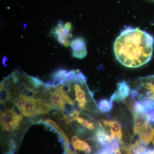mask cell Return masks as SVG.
Here are the masks:
<instances>
[{"mask_svg":"<svg viewBox=\"0 0 154 154\" xmlns=\"http://www.w3.org/2000/svg\"><path fill=\"white\" fill-rule=\"evenodd\" d=\"M153 43L152 36L147 32L138 28L127 27L114 42L116 58L124 66L139 67L151 59Z\"/></svg>","mask_w":154,"mask_h":154,"instance_id":"1","label":"cell"},{"mask_svg":"<svg viewBox=\"0 0 154 154\" xmlns=\"http://www.w3.org/2000/svg\"><path fill=\"white\" fill-rule=\"evenodd\" d=\"M134 85L133 88L137 92L139 101L147 99L154 102V75L140 77L134 81Z\"/></svg>","mask_w":154,"mask_h":154,"instance_id":"2","label":"cell"},{"mask_svg":"<svg viewBox=\"0 0 154 154\" xmlns=\"http://www.w3.org/2000/svg\"><path fill=\"white\" fill-rule=\"evenodd\" d=\"M72 53V55L75 58L82 59L85 57L88 53L85 41L81 37L75 38L70 43Z\"/></svg>","mask_w":154,"mask_h":154,"instance_id":"3","label":"cell"},{"mask_svg":"<svg viewBox=\"0 0 154 154\" xmlns=\"http://www.w3.org/2000/svg\"><path fill=\"white\" fill-rule=\"evenodd\" d=\"M151 123L148 121L139 132V140L146 145L152 142L154 137V128Z\"/></svg>","mask_w":154,"mask_h":154,"instance_id":"4","label":"cell"},{"mask_svg":"<svg viewBox=\"0 0 154 154\" xmlns=\"http://www.w3.org/2000/svg\"><path fill=\"white\" fill-rule=\"evenodd\" d=\"M103 124L110 128L111 137H116L121 141L122 138V131L121 124L116 120H104Z\"/></svg>","mask_w":154,"mask_h":154,"instance_id":"5","label":"cell"},{"mask_svg":"<svg viewBox=\"0 0 154 154\" xmlns=\"http://www.w3.org/2000/svg\"><path fill=\"white\" fill-rule=\"evenodd\" d=\"M112 138L111 135L108 134L105 128L101 125L96 130L95 140L100 145L107 146L110 143Z\"/></svg>","mask_w":154,"mask_h":154,"instance_id":"6","label":"cell"},{"mask_svg":"<svg viewBox=\"0 0 154 154\" xmlns=\"http://www.w3.org/2000/svg\"><path fill=\"white\" fill-rule=\"evenodd\" d=\"M134 119L133 131L134 135L138 134L141 129L149 121L144 113H139L136 112L132 113Z\"/></svg>","mask_w":154,"mask_h":154,"instance_id":"7","label":"cell"},{"mask_svg":"<svg viewBox=\"0 0 154 154\" xmlns=\"http://www.w3.org/2000/svg\"><path fill=\"white\" fill-rule=\"evenodd\" d=\"M36 100L33 98H28L25 106L20 111L21 113L28 117L36 115Z\"/></svg>","mask_w":154,"mask_h":154,"instance_id":"8","label":"cell"},{"mask_svg":"<svg viewBox=\"0 0 154 154\" xmlns=\"http://www.w3.org/2000/svg\"><path fill=\"white\" fill-rule=\"evenodd\" d=\"M50 100L51 104L54 107L61 110H64L65 102L64 101L63 97L61 94L58 86L51 95Z\"/></svg>","mask_w":154,"mask_h":154,"instance_id":"9","label":"cell"},{"mask_svg":"<svg viewBox=\"0 0 154 154\" xmlns=\"http://www.w3.org/2000/svg\"><path fill=\"white\" fill-rule=\"evenodd\" d=\"M80 114L79 112L77 110H74L71 113L70 116L73 119L76 120L79 123L82 125L84 127L89 130H94L95 128V124L93 122L88 120V119H85L82 117H80L79 115Z\"/></svg>","mask_w":154,"mask_h":154,"instance_id":"10","label":"cell"},{"mask_svg":"<svg viewBox=\"0 0 154 154\" xmlns=\"http://www.w3.org/2000/svg\"><path fill=\"white\" fill-rule=\"evenodd\" d=\"M69 32L64 28V25L61 21H59L57 26L54 28H53L50 35L51 36L57 38L58 36L67 38Z\"/></svg>","mask_w":154,"mask_h":154,"instance_id":"11","label":"cell"},{"mask_svg":"<svg viewBox=\"0 0 154 154\" xmlns=\"http://www.w3.org/2000/svg\"><path fill=\"white\" fill-rule=\"evenodd\" d=\"M130 91V86L126 82L122 81L117 83V90L116 91L124 101L129 96Z\"/></svg>","mask_w":154,"mask_h":154,"instance_id":"12","label":"cell"},{"mask_svg":"<svg viewBox=\"0 0 154 154\" xmlns=\"http://www.w3.org/2000/svg\"><path fill=\"white\" fill-rule=\"evenodd\" d=\"M71 144L72 146L76 152L77 151L84 152L86 154H90L92 153V148L85 141L80 139L75 143Z\"/></svg>","mask_w":154,"mask_h":154,"instance_id":"13","label":"cell"},{"mask_svg":"<svg viewBox=\"0 0 154 154\" xmlns=\"http://www.w3.org/2000/svg\"><path fill=\"white\" fill-rule=\"evenodd\" d=\"M113 102L109 99H103L99 100L97 106L98 109L102 113H109L113 107Z\"/></svg>","mask_w":154,"mask_h":154,"instance_id":"14","label":"cell"},{"mask_svg":"<svg viewBox=\"0 0 154 154\" xmlns=\"http://www.w3.org/2000/svg\"><path fill=\"white\" fill-rule=\"evenodd\" d=\"M52 108L51 105L37 99L36 102V114H45Z\"/></svg>","mask_w":154,"mask_h":154,"instance_id":"15","label":"cell"},{"mask_svg":"<svg viewBox=\"0 0 154 154\" xmlns=\"http://www.w3.org/2000/svg\"><path fill=\"white\" fill-rule=\"evenodd\" d=\"M67 72L66 69H64L57 70L53 74L52 79L57 83H63L65 80Z\"/></svg>","mask_w":154,"mask_h":154,"instance_id":"16","label":"cell"},{"mask_svg":"<svg viewBox=\"0 0 154 154\" xmlns=\"http://www.w3.org/2000/svg\"><path fill=\"white\" fill-rule=\"evenodd\" d=\"M133 112H136L139 113H144L145 108L139 101L136 100L134 104Z\"/></svg>","mask_w":154,"mask_h":154,"instance_id":"17","label":"cell"},{"mask_svg":"<svg viewBox=\"0 0 154 154\" xmlns=\"http://www.w3.org/2000/svg\"><path fill=\"white\" fill-rule=\"evenodd\" d=\"M10 94L8 90L6 88H4L1 91V103L4 104L9 100Z\"/></svg>","mask_w":154,"mask_h":154,"instance_id":"18","label":"cell"},{"mask_svg":"<svg viewBox=\"0 0 154 154\" xmlns=\"http://www.w3.org/2000/svg\"><path fill=\"white\" fill-rule=\"evenodd\" d=\"M27 99H28V97L21 95V96H20L19 99L17 100V102L15 103L16 106L18 107L20 111L22 110L25 106Z\"/></svg>","mask_w":154,"mask_h":154,"instance_id":"19","label":"cell"},{"mask_svg":"<svg viewBox=\"0 0 154 154\" xmlns=\"http://www.w3.org/2000/svg\"><path fill=\"white\" fill-rule=\"evenodd\" d=\"M35 93H36V92L33 89L27 88L23 90L21 95L28 97V98H33Z\"/></svg>","mask_w":154,"mask_h":154,"instance_id":"20","label":"cell"},{"mask_svg":"<svg viewBox=\"0 0 154 154\" xmlns=\"http://www.w3.org/2000/svg\"><path fill=\"white\" fill-rule=\"evenodd\" d=\"M113 151L112 147L110 144L105 146L104 148L102 149L97 154H113Z\"/></svg>","mask_w":154,"mask_h":154,"instance_id":"21","label":"cell"},{"mask_svg":"<svg viewBox=\"0 0 154 154\" xmlns=\"http://www.w3.org/2000/svg\"><path fill=\"white\" fill-rule=\"evenodd\" d=\"M146 145L142 142L140 141V143L138 146L137 154H141L146 150Z\"/></svg>","mask_w":154,"mask_h":154,"instance_id":"22","label":"cell"},{"mask_svg":"<svg viewBox=\"0 0 154 154\" xmlns=\"http://www.w3.org/2000/svg\"><path fill=\"white\" fill-rule=\"evenodd\" d=\"M110 100L112 101V102L113 101H116V102H121V101H124L123 99L119 96V95L117 94L116 91H115L114 93L112 95L110 98Z\"/></svg>","mask_w":154,"mask_h":154,"instance_id":"23","label":"cell"},{"mask_svg":"<svg viewBox=\"0 0 154 154\" xmlns=\"http://www.w3.org/2000/svg\"><path fill=\"white\" fill-rule=\"evenodd\" d=\"M2 129L4 131H11L14 129H15L14 125L13 124H5L2 125Z\"/></svg>","mask_w":154,"mask_h":154,"instance_id":"24","label":"cell"},{"mask_svg":"<svg viewBox=\"0 0 154 154\" xmlns=\"http://www.w3.org/2000/svg\"><path fill=\"white\" fill-rule=\"evenodd\" d=\"M64 28L69 32L72 30V25L70 22H67L64 25Z\"/></svg>","mask_w":154,"mask_h":154,"instance_id":"25","label":"cell"},{"mask_svg":"<svg viewBox=\"0 0 154 154\" xmlns=\"http://www.w3.org/2000/svg\"><path fill=\"white\" fill-rule=\"evenodd\" d=\"M141 154H154V149H147L145 151Z\"/></svg>","mask_w":154,"mask_h":154,"instance_id":"26","label":"cell"},{"mask_svg":"<svg viewBox=\"0 0 154 154\" xmlns=\"http://www.w3.org/2000/svg\"><path fill=\"white\" fill-rule=\"evenodd\" d=\"M113 154H122L120 148H119L116 149L114 150H113Z\"/></svg>","mask_w":154,"mask_h":154,"instance_id":"27","label":"cell"},{"mask_svg":"<svg viewBox=\"0 0 154 154\" xmlns=\"http://www.w3.org/2000/svg\"><path fill=\"white\" fill-rule=\"evenodd\" d=\"M152 1H154V0H152Z\"/></svg>","mask_w":154,"mask_h":154,"instance_id":"28","label":"cell"}]
</instances>
